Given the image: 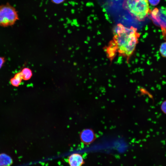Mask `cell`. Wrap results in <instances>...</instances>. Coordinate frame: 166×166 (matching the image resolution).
Instances as JSON below:
<instances>
[{"label":"cell","mask_w":166,"mask_h":166,"mask_svg":"<svg viewBox=\"0 0 166 166\" xmlns=\"http://www.w3.org/2000/svg\"><path fill=\"white\" fill-rule=\"evenodd\" d=\"M113 39L106 47L108 58L113 60L117 55L125 58L128 61L134 52L140 34L136 28L127 27L121 23L113 29Z\"/></svg>","instance_id":"cell-1"},{"label":"cell","mask_w":166,"mask_h":166,"mask_svg":"<svg viewBox=\"0 0 166 166\" xmlns=\"http://www.w3.org/2000/svg\"><path fill=\"white\" fill-rule=\"evenodd\" d=\"M122 5L124 9L139 21H144L151 11L148 0H124Z\"/></svg>","instance_id":"cell-2"},{"label":"cell","mask_w":166,"mask_h":166,"mask_svg":"<svg viewBox=\"0 0 166 166\" xmlns=\"http://www.w3.org/2000/svg\"><path fill=\"white\" fill-rule=\"evenodd\" d=\"M18 19L17 11L8 4L0 6V26L6 27L13 25Z\"/></svg>","instance_id":"cell-3"},{"label":"cell","mask_w":166,"mask_h":166,"mask_svg":"<svg viewBox=\"0 0 166 166\" xmlns=\"http://www.w3.org/2000/svg\"><path fill=\"white\" fill-rule=\"evenodd\" d=\"M80 136L82 142L85 144H91L96 139V135L94 132L90 128L83 130L80 133Z\"/></svg>","instance_id":"cell-4"},{"label":"cell","mask_w":166,"mask_h":166,"mask_svg":"<svg viewBox=\"0 0 166 166\" xmlns=\"http://www.w3.org/2000/svg\"><path fill=\"white\" fill-rule=\"evenodd\" d=\"M68 161L70 166H81L84 163L82 156L77 153H74L69 156Z\"/></svg>","instance_id":"cell-5"},{"label":"cell","mask_w":166,"mask_h":166,"mask_svg":"<svg viewBox=\"0 0 166 166\" xmlns=\"http://www.w3.org/2000/svg\"><path fill=\"white\" fill-rule=\"evenodd\" d=\"M153 22L160 24L162 27L166 28V9L165 8H161L159 9L156 19Z\"/></svg>","instance_id":"cell-6"},{"label":"cell","mask_w":166,"mask_h":166,"mask_svg":"<svg viewBox=\"0 0 166 166\" xmlns=\"http://www.w3.org/2000/svg\"><path fill=\"white\" fill-rule=\"evenodd\" d=\"M13 160L9 155L5 153L0 154V166H10Z\"/></svg>","instance_id":"cell-7"},{"label":"cell","mask_w":166,"mask_h":166,"mask_svg":"<svg viewBox=\"0 0 166 166\" xmlns=\"http://www.w3.org/2000/svg\"><path fill=\"white\" fill-rule=\"evenodd\" d=\"M23 80L20 72L17 73L10 80V84L15 87L19 86Z\"/></svg>","instance_id":"cell-8"},{"label":"cell","mask_w":166,"mask_h":166,"mask_svg":"<svg viewBox=\"0 0 166 166\" xmlns=\"http://www.w3.org/2000/svg\"><path fill=\"white\" fill-rule=\"evenodd\" d=\"M23 80L27 81L32 77L33 73L32 70L29 68L25 67L20 71Z\"/></svg>","instance_id":"cell-9"},{"label":"cell","mask_w":166,"mask_h":166,"mask_svg":"<svg viewBox=\"0 0 166 166\" xmlns=\"http://www.w3.org/2000/svg\"><path fill=\"white\" fill-rule=\"evenodd\" d=\"M159 9L157 8H155L150 12V19L154 22L156 19V17L159 12Z\"/></svg>","instance_id":"cell-10"},{"label":"cell","mask_w":166,"mask_h":166,"mask_svg":"<svg viewBox=\"0 0 166 166\" xmlns=\"http://www.w3.org/2000/svg\"><path fill=\"white\" fill-rule=\"evenodd\" d=\"M160 52L163 56L166 57V42L163 43L161 45Z\"/></svg>","instance_id":"cell-11"},{"label":"cell","mask_w":166,"mask_h":166,"mask_svg":"<svg viewBox=\"0 0 166 166\" xmlns=\"http://www.w3.org/2000/svg\"><path fill=\"white\" fill-rule=\"evenodd\" d=\"M148 1L151 5L156 6L159 3L160 0H148Z\"/></svg>","instance_id":"cell-12"},{"label":"cell","mask_w":166,"mask_h":166,"mask_svg":"<svg viewBox=\"0 0 166 166\" xmlns=\"http://www.w3.org/2000/svg\"><path fill=\"white\" fill-rule=\"evenodd\" d=\"M6 61L5 58L2 57H0V69L3 66Z\"/></svg>","instance_id":"cell-13"},{"label":"cell","mask_w":166,"mask_h":166,"mask_svg":"<svg viewBox=\"0 0 166 166\" xmlns=\"http://www.w3.org/2000/svg\"><path fill=\"white\" fill-rule=\"evenodd\" d=\"M51 2L56 4H60L64 2L65 0H51Z\"/></svg>","instance_id":"cell-14"}]
</instances>
